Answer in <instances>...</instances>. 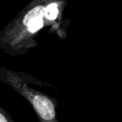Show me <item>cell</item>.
<instances>
[{
  "mask_svg": "<svg viewBox=\"0 0 122 122\" xmlns=\"http://www.w3.org/2000/svg\"><path fill=\"white\" fill-rule=\"evenodd\" d=\"M0 79L32 105L39 122H56L52 101L46 94L28 86L20 73L0 68Z\"/></svg>",
  "mask_w": 122,
  "mask_h": 122,
  "instance_id": "obj_2",
  "label": "cell"
},
{
  "mask_svg": "<svg viewBox=\"0 0 122 122\" xmlns=\"http://www.w3.org/2000/svg\"><path fill=\"white\" fill-rule=\"evenodd\" d=\"M68 0H31L0 31V49L18 54L37 44L35 37L48 25H56Z\"/></svg>",
  "mask_w": 122,
  "mask_h": 122,
  "instance_id": "obj_1",
  "label": "cell"
},
{
  "mask_svg": "<svg viewBox=\"0 0 122 122\" xmlns=\"http://www.w3.org/2000/svg\"><path fill=\"white\" fill-rule=\"evenodd\" d=\"M0 122H13L12 117L0 107Z\"/></svg>",
  "mask_w": 122,
  "mask_h": 122,
  "instance_id": "obj_3",
  "label": "cell"
}]
</instances>
